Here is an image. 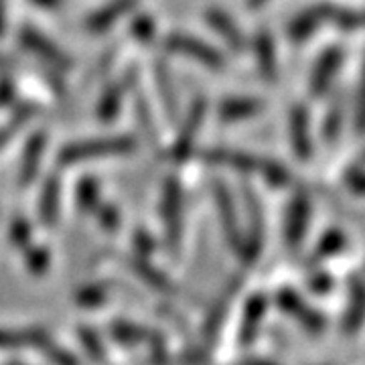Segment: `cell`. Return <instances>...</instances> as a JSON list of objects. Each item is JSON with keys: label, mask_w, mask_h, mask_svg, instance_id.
<instances>
[{"label": "cell", "mask_w": 365, "mask_h": 365, "mask_svg": "<svg viewBox=\"0 0 365 365\" xmlns=\"http://www.w3.org/2000/svg\"><path fill=\"white\" fill-rule=\"evenodd\" d=\"M343 63V49L341 47H329L321 53V57L317 59L311 78H309V90L313 96H323L329 90L331 81L335 79Z\"/></svg>", "instance_id": "cell-13"}, {"label": "cell", "mask_w": 365, "mask_h": 365, "mask_svg": "<svg viewBox=\"0 0 365 365\" xmlns=\"http://www.w3.org/2000/svg\"><path fill=\"white\" fill-rule=\"evenodd\" d=\"M39 351L45 353V357L55 365H79L78 357L73 353L67 351V349H63L61 345H57L51 337L41 345Z\"/></svg>", "instance_id": "cell-33"}, {"label": "cell", "mask_w": 365, "mask_h": 365, "mask_svg": "<svg viewBox=\"0 0 365 365\" xmlns=\"http://www.w3.org/2000/svg\"><path fill=\"white\" fill-rule=\"evenodd\" d=\"M49 339L47 331L43 329H21V331H11V329H0V349H16V347H37Z\"/></svg>", "instance_id": "cell-25"}, {"label": "cell", "mask_w": 365, "mask_h": 365, "mask_svg": "<svg viewBox=\"0 0 365 365\" xmlns=\"http://www.w3.org/2000/svg\"><path fill=\"white\" fill-rule=\"evenodd\" d=\"M205 112H207V104L205 100H195L191 108H189V114H187V120L182 124L181 132H179V138L177 143L173 144L170 148L169 157L173 160H187L191 157L193 148H195V140L201 132V126H203V120H205Z\"/></svg>", "instance_id": "cell-8"}, {"label": "cell", "mask_w": 365, "mask_h": 365, "mask_svg": "<svg viewBox=\"0 0 365 365\" xmlns=\"http://www.w3.org/2000/svg\"><path fill=\"white\" fill-rule=\"evenodd\" d=\"M319 26H321V21L317 16V11L314 6H309L288 23V37L292 43H302L309 39Z\"/></svg>", "instance_id": "cell-26"}, {"label": "cell", "mask_w": 365, "mask_h": 365, "mask_svg": "<svg viewBox=\"0 0 365 365\" xmlns=\"http://www.w3.org/2000/svg\"><path fill=\"white\" fill-rule=\"evenodd\" d=\"M205 21H207L209 29L215 33V35H220L234 51H244L246 49V35H244V31L237 26L234 19L230 16V14L222 11L220 6H209L207 11H205Z\"/></svg>", "instance_id": "cell-14"}, {"label": "cell", "mask_w": 365, "mask_h": 365, "mask_svg": "<svg viewBox=\"0 0 365 365\" xmlns=\"http://www.w3.org/2000/svg\"><path fill=\"white\" fill-rule=\"evenodd\" d=\"M106 297H108V292H106V287H102V284H88V287L79 288L78 292H76V300H78V304H81V307L102 304Z\"/></svg>", "instance_id": "cell-34"}, {"label": "cell", "mask_w": 365, "mask_h": 365, "mask_svg": "<svg viewBox=\"0 0 365 365\" xmlns=\"http://www.w3.org/2000/svg\"><path fill=\"white\" fill-rule=\"evenodd\" d=\"M331 287H333V280L327 274H317V278H313V288L319 292H325Z\"/></svg>", "instance_id": "cell-45"}, {"label": "cell", "mask_w": 365, "mask_h": 365, "mask_svg": "<svg viewBox=\"0 0 365 365\" xmlns=\"http://www.w3.org/2000/svg\"><path fill=\"white\" fill-rule=\"evenodd\" d=\"M9 235L13 240L14 246L19 248H29V240H31V225L23 220V217H16L13 223H11V230H9Z\"/></svg>", "instance_id": "cell-37"}, {"label": "cell", "mask_w": 365, "mask_h": 365, "mask_svg": "<svg viewBox=\"0 0 365 365\" xmlns=\"http://www.w3.org/2000/svg\"><path fill=\"white\" fill-rule=\"evenodd\" d=\"M134 150H136V140L132 136H106V138L78 140L59 150V165L71 167L88 160L91 163L102 158L128 157Z\"/></svg>", "instance_id": "cell-2"}, {"label": "cell", "mask_w": 365, "mask_h": 365, "mask_svg": "<svg viewBox=\"0 0 365 365\" xmlns=\"http://www.w3.org/2000/svg\"><path fill=\"white\" fill-rule=\"evenodd\" d=\"M266 108L264 100L260 98H250V96H234L223 100L217 108V116L223 124H235V122H244L250 118L258 116L262 110Z\"/></svg>", "instance_id": "cell-17"}, {"label": "cell", "mask_w": 365, "mask_h": 365, "mask_svg": "<svg viewBox=\"0 0 365 365\" xmlns=\"http://www.w3.org/2000/svg\"><path fill=\"white\" fill-rule=\"evenodd\" d=\"M33 6H37L39 11H49V13H55V11H61L66 6L67 0H29Z\"/></svg>", "instance_id": "cell-42"}, {"label": "cell", "mask_w": 365, "mask_h": 365, "mask_svg": "<svg viewBox=\"0 0 365 365\" xmlns=\"http://www.w3.org/2000/svg\"><path fill=\"white\" fill-rule=\"evenodd\" d=\"M134 83H136V73L132 69L126 71V73H122L114 81H110L106 86V90L102 91L100 100H98L96 116L100 118L102 122H112L120 114L126 96L130 93V90H134Z\"/></svg>", "instance_id": "cell-7"}, {"label": "cell", "mask_w": 365, "mask_h": 365, "mask_svg": "<svg viewBox=\"0 0 365 365\" xmlns=\"http://www.w3.org/2000/svg\"><path fill=\"white\" fill-rule=\"evenodd\" d=\"M314 11H317V16L323 23H333L339 29H345V31H355V29H361L365 26V14L357 13V11H347V9H341V6H335V4H314Z\"/></svg>", "instance_id": "cell-19"}, {"label": "cell", "mask_w": 365, "mask_h": 365, "mask_svg": "<svg viewBox=\"0 0 365 365\" xmlns=\"http://www.w3.org/2000/svg\"><path fill=\"white\" fill-rule=\"evenodd\" d=\"M26 250V266L35 274H43L49 266V254L45 248H25Z\"/></svg>", "instance_id": "cell-36"}, {"label": "cell", "mask_w": 365, "mask_h": 365, "mask_svg": "<svg viewBox=\"0 0 365 365\" xmlns=\"http://www.w3.org/2000/svg\"><path fill=\"white\" fill-rule=\"evenodd\" d=\"M134 242H136V250L143 252V254H148V252H153V248H155L153 235H148L146 232H138Z\"/></svg>", "instance_id": "cell-43"}, {"label": "cell", "mask_w": 365, "mask_h": 365, "mask_svg": "<svg viewBox=\"0 0 365 365\" xmlns=\"http://www.w3.org/2000/svg\"><path fill=\"white\" fill-rule=\"evenodd\" d=\"M6 365H25V364H19V361H13V364H6Z\"/></svg>", "instance_id": "cell-50"}, {"label": "cell", "mask_w": 365, "mask_h": 365, "mask_svg": "<svg viewBox=\"0 0 365 365\" xmlns=\"http://www.w3.org/2000/svg\"><path fill=\"white\" fill-rule=\"evenodd\" d=\"M213 201H215V209H217L220 220H222L223 234L234 248L240 250L244 235H242L240 222H237V209H235L234 197L223 181H213Z\"/></svg>", "instance_id": "cell-11"}, {"label": "cell", "mask_w": 365, "mask_h": 365, "mask_svg": "<svg viewBox=\"0 0 365 365\" xmlns=\"http://www.w3.org/2000/svg\"><path fill=\"white\" fill-rule=\"evenodd\" d=\"M237 288H240V282H232V287L227 288L225 292H223V297L217 302H215V307L211 309V313L207 317V323H205V337H207L209 343H213L215 337H217V331H220V327H222L223 319H225V313H227V307H230V300L234 297V292H237Z\"/></svg>", "instance_id": "cell-28"}, {"label": "cell", "mask_w": 365, "mask_h": 365, "mask_svg": "<svg viewBox=\"0 0 365 365\" xmlns=\"http://www.w3.org/2000/svg\"><path fill=\"white\" fill-rule=\"evenodd\" d=\"M79 341H81V347L86 349V353L90 355L93 361L104 364L106 349L104 345H102L100 335H98L93 329H90V327H81V329H79Z\"/></svg>", "instance_id": "cell-30"}, {"label": "cell", "mask_w": 365, "mask_h": 365, "mask_svg": "<svg viewBox=\"0 0 365 365\" xmlns=\"http://www.w3.org/2000/svg\"><path fill=\"white\" fill-rule=\"evenodd\" d=\"M132 270L138 274L140 278H143L144 282L148 284V287L157 288L160 292H175V287H173V282H170L169 278L165 276V274L160 272L158 268H155L150 262L146 260V258H140V256H136L134 260L130 262Z\"/></svg>", "instance_id": "cell-27"}, {"label": "cell", "mask_w": 365, "mask_h": 365, "mask_svg": "<svg viewBox=\"0 0 365 365\" xmlns=\"http://www.w3.org/2000/svg\"><path fill=\"white\" fill-rule=\"evenodd\" d=\"M182 189L181 182L177 179H169L165 182L163 197H160V217H163V227L167 240L173 250H179L182 237Z\"/></svg>", "instance_id": "cell-5"}, {"label": "cell", "mask_w": 365, "mask_h": 365, "mask_svg": "<svg viewBox=\"0 0 365 365\" xmlns=\"http://www.w3.org/2000/svg\"><path fill=\"white\" fill-rule=\"evenodd\" d=\"M165 47L170 53H177V55L187 57V59L195 61L199 66L209 67V69H222V67H225L223 55L213 45L201 41L195 35L182 33V31H173V33H169L165 37Z\"/></svg>", "instance_id": "cell-3"}, {"label": "cell", "mask_w": 365, "mask_h": 365, "mask_svg": "<svg viewBox=\"0 0 365 365\" xmlns=\"http://www.w3.org/2000/svg\"><path fill=\"white\" fill-rule=\"evenodd\" d=\"M278 307L288 313L294 321H299L300 325L304 327L307 331H311V333H321L323 331V327H325V321H323V317L321 313H317L314 309H311L304 300L300 299L297 292H292V290H280L278 292Z\"/></svg>", "instance_id": "cell-12"}, {"label": "cell", "mask_w": 365, "mask_h": 365, "mask_svg": "<svg viewBox=\"0 0 365 365\" xmlns=\"http://www.w3.org/2000/svg\"><path fill=\"white\" fill-rule=\"evenodd\" d=\"M266 2H268V0H248V9L250 11H258V9H262Z\"/></svg>", "instance_id": "cell-47"}, {"label": "cell", "mask_w": 365, "mask_h": 365, "mask_svg": "<svg viewBox=\"0 0 365 365\" xmlns=\"http://www.w3.org/2000/svg\"><path fill=\"white\" fill-rule=\"evenodd\" d=\"M31 114H33V110H31L29 106H23V108H21V110H19V112L14 114L13 122L0 128V150H2V148L6 146V143H9V140L13 138L14 130H16V126H19L21 122H25L26 118L31 116Z\"/></svg>", "instance_id": "cell-38"}, {"label": "cell", "mask_w": 365, "mask_h": 365, "mask_svg": "<svg viewBox=\"0 0 365 365\" xmlns=\"http://www.w3.org/2000/svg\"><path fill=\"white\" fill-rule=\"evenodd\" d=\"M76 201H78V207L83 213H90L96 211L102 203V195H100V182L96 181L93 177H86L81 179L78 185V191H76Z\"/></svg>", "instance_id": "cell-29"}, {"label": "cell", "mask_w": 365, "mask_h": 365, "mask_svg": "<svg viewBox=\"0 0 365 365\" xmlns=\"http://www.w3.org/2000/svg\"><path fill=\"white\" fill-rule=\"evenodd\" d=\"M19 39H21V45L25 47L26 51H31L35 57H39L43 63H47L55 71L66 73L73 67V61L69 59V55L59 45H55L51 37H47L39 29L31 25L23 26L21 33H19Z\"/></svg>", "instance_id": "cell-4"}, {"label": "cell", "mask_w": 365, "mask_h": 365, "mask_svg": "<svg viewBox=\"0 0 365 365\" xmlns=\"http://www.w3.org/2000/svg\"><path fill=\"white\" fill-rule=\"evenodd\" d=\"M138 4H140V0H110L104 6H100L98 11L86 16L83 31H88L91 35H102L116 25L118 21L134 13Z\"/></svg>", "instance_id": "cell-10"}, {"label": "cell", "mask_w": 365, "mask_h": 365, "mask_svg": "<svg viewBox=\"0 0 365 365\" xmlns=\"http://www.w3.org/2000/svg\"><path fill=\"white\" fill-rule=\"evenodd\" d=\"M355 126L357 130L365 132V63L361 71V83H359V96H357V110H355Z\"/></svg>", "instance_id": "cell-40"}, {"label": "cell", "mask_w": 365, "mask_h": 365, "mask_svg": "<svg viewBox=\"0 0 365 365\" xmlns=\"http://www.w3.org/2000/svg\"><path fill=\"white\" fill-rule=\"evenodd\" d=\"M365 321V282L361 278L353 276L349 284V304L345 313V331L355 333Z\"/></svg>", "instance_id": "cell-22"}, {"label": "cell", "mask_w": 365, "mask_h": 365, "mask_svg": "<svg viewBox=\"0 0 365 365\" xmlns=\"http://www.w3.org/2000/svg\"><path fill=\"white\" fill-rule=\"evenodd\" d=\"M155 83H157L158 90V100L165 108L167 116L177 118V114H179V96L175 91V83H173L169 67L165 61H158L155 66Z\"/></svg>", "instance_id": "cell-23"}, {"label": "cell", "mask_w": 365, "mask_h": 365, "mask_svg": "<svg viewBox=\"0 0 365 365\" xmlns=\"http://www.w3.org/2000/svg\"><path fill=\"white\" fill-rule=\"evenodd\" d=\"M268 309V300L262 294L252 297L244 311V319H242V325H240V343L242 345H250L252 341L258 337V331H260L262 321H264V314Z\"/></svg>", "instance_id": "cell-20"}, {"label": "cell", "mask_w": 365, "mask_h": 365, "mask_svg": "<svg viewBox=\"0 0 365 365\" xmlns=\"http://www.w3.org/2000/svg\"><path fill=\"white\" fill-rule=\"evenodd\" d=\"M343 116H341V108L339 106H333L331 110H329V114L325 118V126H323V134H325V140L327 143H335L337 140V136H339L341 132V122Z\"/></svg>", "instance_id": "cell-35"}, {"label": "cell", "mask_w": 365, "mask_h": 365, "mask_svg": "<svg viewBox=\"0 0 365 365\" xmlns=\"http://www.w3.org/2000/svg\"><path fill=\"white\" fill-rule=\"evenodd\" d=\"M14 100V86L9 79L0 81V106L11 104Z\"/></svg>", "instance_id": "cell-44"}, {"label": "cell", "mask_w": 365, "mask_h": 365, "mask_svg": "<svg viewBox=\"0 0 365 365\" xmlns=\"http://www.w3.org/2000/svg\"><path fill=\"white\" fill-rule=\"evenodd\" d=\"M132 35L140 43H153L157 39V21L150 14H138L132 23Z\"/></svg>", "instance_id": "cell-32"}, {"label": "cell", "mask_w": 365, "mask_h": 365, "mask_svg": "<svg viewBox=\"0 0 365 365\" xmlns=\"http://www.w3.org/2000/svg\"><path fill=\"white\" fill-rule=\"evenodd\" d=\"M6 31V0H0V37Z\"/></svg>", "instance_id": "cell-46"}, {"label": "cell", "mask_w": 365, "mask_h": 365, "mask_svg": "<svg viewBox=\"0 0 365 365\" xmlns=\"http://www.w3.org/2000/svg\"><path fill=\"white\" fill-rule=\"evenodd\" d=\"M112 337L120 341V343H124V345H138V343L155 345L157 341L163 339L157 331H150V329L130 323V321H116V323H112Z\"/></svg>", "instance_id": "cell-24"}, {"label": "cell", "mask_w": 365, "mask_h": 365, "mask_svg": "<svg viewBox=\"0 0 365 365\" xmlns=\"http://www.w3.org/2000/svg\"><path fill=\"white\" fill-rule=\"evenodd\" d=\"M47 150V134L45 132H35L23 148V157H21V167H19V182L29 185L35 181V177L39 175L41 163Z\"/></svg>", "instance_id": "cell-16"}, {"label": "cell", "mask_w": 365, "mask_h": 365, "mask_svg": "<svg viewBox=\"0 0 365 365\" xmlns=\"http://www.w3.org/2000/svg\"><path fill=\"white\" fill-rule=\"evenodd\" d=\"M9 66H11V61H9V59H4V57H0V69H6Z\"/></svg>", "instance_id": "cell-48"}, {"label": "cell", "mask_w": 365, "mask_h": 365, "mask_svg": "<svg viewBox=\"0 0 365 365\" xmlns=\"http://www.w3.org/2000/svg\"><path fill=\"white\" fill-rule=\"evenodd\" d=\"M288 134H290V146L300 160H309L313 155V143H311V130H309V114L302 106H294L288 116Z\"/></svg>", "instance_id": "cell-15"}, {"label": "cell", "mask_w": 365, "mask_h": 365, "mask_svg": "<svg viewBox=\"0 0 365 365\" xmlns=\"http://www.w3.org/2000/svg\"><path fill=\"white\" fill-rule=\"evenodd\" d=\"M96 213H98V222L102 227L106 230H116L118 225H120V211H118L114 205H106V203H100V207L96 209Z\"/></svg>", "instance_id": "cell-39"}, {"label": "cell", "mask_w": 365, "mask_h": 365, "mask_svg": "<svg viewBox=\"0 0 365 365\" xmlns=\"http://www.w3.org/2000/svg\"><path fill=\"white\" fill-rule=\"evenodd\" d=\"M254 53H256V63L260 69L262 78L274 81L278 78V61H276V47H274L272 35L268 31H258L254 37Z\"/></svg>", "instance_id": "cell-18"}, {"label": "cell", "mask_w": 365, "mask_h": 365, "mask_svg": "<svg viewBox=\"0 0 365 365\" xmlns=\"http://www.w3.org/2000/svg\"><path fill=\"white\" fill-rule=\"evenodd\" d=\"M343 246H345V235L341 234V232H337V230L327 232V234L323 235V240H321L317 252H314L313 262L325 260V258H331V256L339 254L341 250H343Z\"/></svg>", "instance_id": "cell-31"}, {"label": "cell", "mask_w": 365, "mask_h": 365, "mask_svg": "<svg viewBox=\"0 0 365 365\" xmlns=\"http://www.w3.org/2000/svg\"><path fill=\"white\" fill-rule=\"evenodd\" d=\"M345 181H347V185H349V189H351V191L365 195V170H359V169L349 170V173H347V177H345Z\"/></svg>", "instance_id": "cell-41"}, {"label": "cell", "mask_w": 365, "mask_h": 365, "mask_svg": "<svg viewBox=\"0 0 365 365\" xmlns=\"http://www.w3.org/2000/svg\"><path fill=\"white\" fill-rule=\"evenodd\" d=\"M61 207V182L53 175L43 182L39 195V217L45 225H55Z\"/></svg>", "instance_id": "cell-21"}, {"label": "cell", "mask_w": 365, "mask_h": 365, "mask_svg": "<svg viewBox=\"0 0 365 365\" xmlns=\"http://www.w3.org/2000/svg\"><path fill=\"white\" fill-rule=\"evenodd\" d=\"M244 199H246V211H248V234L244 235L240 254L246 258V262H254L260 256L262 246H264V209L258 195L250 191L248 187L244 189Z\"/></svg>", "instance_id": "cell-6"}, {"label": "cell", "mask_w": 365, "mask_h": 365, "mask_svg": "<svg viewBox=\"0 0 365 365\" xmlns=\"http://www.w3.org/2000/svg\"><path fill=\"white\" fill-rule=\"evenodd\" d=\"M311 223V199L307 193H297L292 197L290 205L287 209V220H284V242L288 248H299L304 240L307 227Z\"/></svg>", "instance_id": "cell-9"}, {"label": "cell", "mask_w": 365, "mask_h": 365, "mask_svg": "<svg viewBox=\"0 0 365 365\" xmlns=\"http://www.w3.org/2000/svg\"><path fill=\"white\" fill-rule=\"evenodd\" d=\"M203 157L213 165H223V167H230L240 173L258 175L266 182H270L272 187H284L290 182V173L287 167H282L272 158L252 157L248 153H240V150H232V148H209L203 153Z\"/></svg>", "instance_id": "cell-1"}, {"label": "cell", "mask_w": 365, "mask_h": 365, "mask_svg": "<svg viewBox=\"0 0 365 365\" xmlns=\"http://www.w3.org/2000/svg\"><path fill=\"white\" fill-rule=\"evenodd\" d=\"M244 365H276V364H272V361H248V364H244Z\"/></svg>", "instance_id": "cell-49"}]
</instances>
